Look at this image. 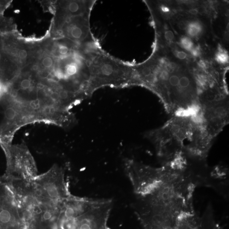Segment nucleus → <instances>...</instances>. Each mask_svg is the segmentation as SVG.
<instances>
[{
    "instance_id": "obj_8",
    "label": "nucleus",
    "mask_w": 229,
    "mask_h": 229,
    "mask_svg": "<svg viewBox=\"0 0 229 229\" xmlns=\"http://www.w3.org/2000/svg\"><path fill=\"white\" fill-rule=\"evenodd\" d=\"M188 33L190 36L195 37L198 36L202 31V26L198 22H191L187 26Z\"/></svg>"
},
{
    "instance_id": "obj_10",
    "label": "nucleus",
    "mask_w": 229,
    "mask_h": 229,
    "mask_svg": "<svg viewBox=\"0 0 229 229\" xmlns=\"http://www.w3.org/2000/svg\"><path fill=\"white\" fill-rule=\"evenodd\" d=\"M180 77L178 74H173L170 77H169V85L173 89L177 87V86L178 85L179 82ZM172 89V90H173Z\"/></svg>"
},
{
    "instance_id": "obj_3",
    "label": "nucleus",
    "mask_w": 229,
    "mask_h": 229,
    "mask_svg": "<svg viewBox=\"0 0 229 229\" xmlns=\"http://www.w3.org/2000/svg\"><path fill=\"white\" fill-rule=\"evenodd\" d=\"M90 13L77 16L55 14L54 37L66 38L85 46L98 45L90 30Z\"/></svg>"
},
{
    "instance_id": "obj_6",
    "label": "nucleus",
    "mask_w": 229,
    "mask_h": 229,
    "mask_svg": "<svg viewBox=\"0 0 229 229\" xmlns=\"http://www.w3.org/2000/svg\"><path fill=\"white\" fill-rule=\"evenodd\" d=\"M125 169L137 195L147 194L155 187L166 171L165 167L157 169L131 160L125 161Z\"/></svg>"
},
{
    "instance_id": "obj_2",
    "label": "nucleus",
    "mask_w": 229,
    "mask_h": 229,
    "mask_svg": "<svg viewBox=\"0 0 229 229\" xmlns=\"http://www.w3.org/2000/svg\"><path fill=\"white\" fill-rule=\"evenodd\" d=\"M90 67L92 94L104 87H122L137 84L135 68L109 56L100 48L92 52Z\"/></svg>"
},
{
    "instance_id": "obj_7",
    "label": "nucleus",
    "mask_w": 229,
    "mask_h": 229,
    "mask_svg": "<svg viewBox=\"0 0 229 229\" xmlns=\"http://www.w3.org/2000/svg\"><path fill=\"white\" fill-rule=\"evenodd\" d=\"M39 60L38 64L40 71H45L51 74L55 67L56 60L54 57L46 54L43 55Z\"/></svg>"
},
{
    "instance_id": "obj_1",
    "label": "nucleus",
    "mask_w": 229,
    "mask_h": 229,
    "mask_svg": "<svg viewBox=\"0 0 229 229\" xmlns=\"http://www.w3.org/2000/svg\"><path fill=\"white\" fill-rule=\"evenodd\" d=\"M194 187L182 176L169 174L147 194L137 195L134 209L144 221L160 227L166 221L178 222L183 215L193 211Z\"/></svg>"
},
{
    "instance_id": "obj_14",
    "label": "nucleus",
    "mask_w": 229,
    "mask_h": 229,
    "mask_svg": "<svg viewBox=\"0 0 229 229\" xmlns=\"http://www.w3.org/2000/svg\"><path fill=\"white\" fill-rule=\"evenodd\" d=\"M176 56L180 60H184L186 57L187 54L182 51H178L176 52Z\"/></svg>"
},
{
    "instance_id": "obj_17",
    "label": "nucleus",
    "mask_w": 229,
    "mask_h": 229,
    "mask_svg": "<svg viewBox=\"0 0 229 229\" xmlns=\"http://www.w3.org/2000/svg\"><path fill=\"white\" fill-rule=\"evenodd\" d=\"M178 27L180 29L184 30L187 28V24L184 21H181L178 24Z\"/></svg>"
},
{
    "instance_id": "obj_4",
    "label": "nucleus",
    "mask_w": 229,
    "mask_h": 229,
    "mask_svg": "<svg viewBox=\"0 0 229 229\" xmlns=\"http://www.w3.org/2000/svg\"><path fill=\"white\" fill-rule=\"evenodd\" d=\"M7 160V178L31 182L37 175L36 164L28 148L24 144H1Z\"/></svg>"
},
{
    "instance_id": "obj_19",
    "label": "nucleus",
    "mask_w": 229,
    "mask_h": 229,
    "mask_svg": "<svg viewBox=\"0 0 229 229\" xmlns=\"http://www.w3.org/2000/svg\"><path fill=\"white\" fill-rule=\"evenodd\" d=\"M2 58V54L0 52V62Z\"/></svg>"
},
{
    "instance_id": "obj_12",
    "label": "nucleus",
    "mask_w": 229,
    "mask_h": 229,
    "mask_svg": "<svg viewBox=\"0 0 229 229\" xmlns=\"http://www.w3.org/2000/svg\"><path fill=\"white\" fill-rule=\"evenodd\" d=\"M166 67V70L170 73H173V71L175 70L177 68V65L174 62H170Z\"/></svg>"
},
{
    "instance_id": "obj_16",
    "label": "nucleus",
    "mask_w": 229,
    "mask_h": 229,
    "mask_svg": "<svg viewBox=\"0 0 229 229\" xmlns=\"http://www.w3.org/2000/svg\"><path fill=\"white\" fill-rule=\"evenodd\" d=\"M190 51H191V53L192 54V55L195 56V57H197L200 54L199 49L197 47L194 48H193Z\"/></svg>"
},
{
    "instance_id": "obj_18",
    "label": "nucleus",
    "mask_w": 229,
    "mask_h": 229,
    "mask_svg": "<svg viewBox=\"0 0 229 229\" xmlns=\"http://www.w3.org/2000/svg\"><path fill=\"white\" fill-rule=\"evenodd\" d=\"M189 12L192 15H196L198 13V10L195 9H191L190 10Z\"/></svg>"
},
{
    "instance_id": "obj_11",
    "label": "nucleus",
    "mask_w": 229,
    "mask_h": 229,
    "mask_svg": "<svg viewBox=\"0 0 229 229\" xmlns=\"http://www.w3.org/2000/svg\"><path fill=\"white\" fill-rule=\"evenodd\" d=\"M217 61L221 63H225L228 62V56L227 54L223 52H220L216 57Z\"/></svg>"
},
{
    "instance_id": "obj_13",
    "label": "nucleus",
    "mask_w": 229,
    "mask_h": 229,
    "mask_svg": "<svg viewBox=\"0 0 229 229\" xmlns=\"http://www.w3.org/2000/svg\"><path fill=\"white\" fill-rule=\"evenodd\" d=\"M165 37L167 41H170L173 39L174 35L173 33L171 31H168L165 34Z\"/></svg>"
},
{
    "instance_id": "obj_9",
    "label": "nucleus",
    "mask_w": 229,
    "mask_h": 229,
    "mask_svg": "<svg viewBox=\"0 0 229 229\" xmlns=\"http://www.w3.org/2000/svg\"><path fill=\"white\" fill-rule=\"evenodd\" d=\"M180 43L182 46L187 51H191V49L193 48L194 44L193 42L188 37H182L181 39Z\"/></svg>"
},
{
    "instance_id": "obj_5",
    "label": "nucleus",
    "mask_w": 229,
    "mask_h": 229,
    "mask_svg": "<svg viewBox=\"0 0 229 229\" xmlns=\"http://www.w3.org/2000/svg\"><path fill=\"white\" fill-rule=\"evenodd\" d=\"M36 195L45 200L60 203L71 195L65 179L63 168L54 164L32 182Z\"/></svg>"
},
{
    "instance_id": "obj_15",
    "label": "nucleus",
    "mask_w": 229,
    "mask_h": 229,
    "mask_svg": "<svg viewBox=\"0 0 229 229\" xmlns=\"http://www.w3.org/2000/svg\"><path fill=\"white\" fill-rule=\"evenodd\" d=\"M170 61L167 58H163L160 60V64L161 66H166L170 63Z\"/></svg>"
}]
</instances>
